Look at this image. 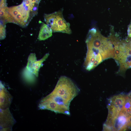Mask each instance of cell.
Instances as JSON below:
<instances>
[{
	"label": "cell",
	"mask_w": 131,
	"mask_h": 131,
	"mask_svg": "<svg viewBox=\"0 0 131 131\" xmlns=\"http://www.w3.org/2000/svg\"><path fill=\"white\" fill-rule=\"evenodd\" d=\"M128 35L130 37H131V23L130 25L128 28Z\"/></svg>",
	"instance_id": "cell-11"
},
{
	"label": "cell",
	"mask_w": 131,
	"mask_h": 131,
	"mask_svg": "<svg viewBox=\"0 0 131 131\" xmlns=\"http://www.w3.org/2000/svg\"><path fill=\"white\" fill-rule=\"evenodd\" d=\"M86 42L87 46L98 49L103 60L114 56V50L111 44L94 28L89 31Z\"/></svg>",
	"instance_id": "cell-2"
},
{
	"label": "cell",
	"mask_w": 131,
	"mask_h": 131,
	"mask_svg": "<svg viewBox=\"0 0 131 131\" xmlns=\"http://www.w3.org/2000/svg\"><path fill=\"white\" fill-rule=\"evenodd\" d=\"M126 125L127 128H131V115L127 117Z\"/></svg>",
	"instance_id": "cell-10"
},
{
	"label": "cell",
	"mask_w": 131,
	"mask_h": 131,
	"mask_svg": "<svg viewBox=\"0 0 131 131\" xmlns=\"http://www.w3.org/2000/svg\"><path fill=\"white\" fill-rule=\"evenodd\" d=\"M9 108L0 109V130L10 131L14 124L15 121Z\"/></svg>",
	"instance_id": "cell-6"
},
{
	"label": "cell",
	"mask_w": 131,
	"mask_h": 131,
	"mask_svg": "<svg viewBox=\"0 0 131 131\" xmlns=\"http://www.w3.org/2000/svg\"><path fill=\"white\" fill-rule=\"evenodd\" d=\"M52 29L47 25L43 23L42 25L39 32L38 38L39 40H44L52 35Z\"/></svg>",
	"instance_id": "cell-8"
},
{
	"label": "cell",
	"mask_w": 131,
	"mask_h": 131,
	"mask_svg": "<svg viewBox=\"0 0 131 131\" xmlns=\"http://www.w3.org/2000/svg\"><path fill=\"white\" fill-rule=\"evenodd\" d=\"M80 91L79 88L70 78L62 76L52 92L41 100L39 109L69 115L70 103Z\"/></svg>",
	"instance_id": "cell-1"
},
{
	"label": "cell",
	"mask_w": 131,
	"mask_h": 131,
	"mask_svg": "<svg viewBox=\"0 0 131 131\" xmlns=\"http://www.w3.org/2000/svg\"><path fill=\"white\" fill-rule=\"evenodd\" d=\"M63 10L49 14H45L44 20L46 24L52 29L53 32H61L71 34L70 24L64 18Z\"/></svg>",
	"instance_id": "cell-3"
},
{
	"label": "cell",
	"mask_w": 131,
	"mask_h": 131,
	"mask_svg": "<svg viewBox=\"0 0 131 131\" xmlns=\"http://www.w3.org/2000/svg\"><path fill=\"white\" fill-rule=\"evenodd\" d=\"M127 97L120 94L109 99L107 106L108 113L112 114H119L125 103Z\"/></svg>",
	"instance_id": "cell-5"
},
{
	"label": "cell",
	"mask_w": 131,
	"mask_h": 131,
	"mask_svg": "<svg viewBox=\"0 0 131 131\" xmlns=\"http://www.w3.org/2000/svg\"><path fill=\"white\" fill-rule=\"evenodd\" d=\"M0 95V109H5L9 108L12 100L11 95L4 88L1 86Z\"/></svg>",
	"instance_id": "cell-7"
},
{
	"label": "cell",
	"mask_w": 131,
	"mask_h": 131,
	"mask_svg": "<svg viewBox=\"0 0 131 131\" xmlns=\"http://www.w3.org/2000/svg\"><path fill=\"white\" fill-rule=\"evenodd\" d=\"M5 26L3 25H0V36L4 37L5 36Z\"/></svg>",
	"instance_id": "cell-9"
},
{
	"label": "cell",
	"mask_w": 131,
	"mask_h": 131,
	"mask_svg": "<svg viewBox=\"0 0 131 131\" xmlns=\"http://www.w3.org/2000/svg\"><path fill=\"white\" fill-rule=\"evenodd\" d=\"M18 6L10 8L5 7L9 16L10 22L25 26L30 19V12L32 11L29 6H26L24 2Z\"/></svg>",
	"instance_id": "cell-4"
},
{
	"label": "cell",
	"mask_w": 131,
	"mask_h": 131,
	"mask_svg": "<svg viewBox=\"0 0 131 131\" xmlns=\"http://www.w3.org/2000/svg\"><path fill=\"white\" fill-rule=\"evenodd\" d=\"M128 97L129 100L131 101V92L129 93Z\"/></svg>",
	"instance_id": "cell-12"
},
{
	"label": "cell",
	"mask_w": 131,
	"mask_h": 131,
	"mask_svg": "<svg viewBox=\"0 0 131 131\" xmlns=\"http://www.w3.org/2000/svg\"><path fill=\"white\" fill-rule=\"evenodd\" d=\"M29 0L30 1V2L32 0Z\"/></svg>",
	"instance_id": "cell-13"
}]
</instances>
